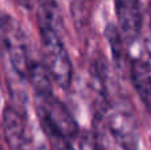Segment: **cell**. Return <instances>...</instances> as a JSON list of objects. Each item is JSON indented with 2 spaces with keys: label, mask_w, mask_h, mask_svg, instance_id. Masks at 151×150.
Instances as JSON below:
<instances>
[{
  "label": "cell",
  "mask_w": 151,
  "mask_h": 150,
  "mask_svg": "<svg viewBox=\"0 0 151 150\" xmlns=\"http://www.w3.org/2000/svg\"><path fill=\"white\" fill-rule=\"evenodd\" d=\"M39 29L44 50V64L48 72L61 89H69L73 77V66L60 32L52 28Z\"/></svg>",
  "instance_id": "obj_1"
},
{
  "label": "cell",
  "mask_w": 151,
  "mask_h": 150,
  "mask_svg": "<svg viewBox=\"0 0 151 150\" xmlns=\"http://www.w3.org/2000/svg\"><path fill=\"white\" fill-rule=\"evenodd\" d=\"M36 112L41 129H52L64 134L69 140L78 136V125L69 109L55 96L36 98Z\"/></svg>",
  "instance_id": "obj_2"
},
{
  "label": "cell",
  "mask_w": 151,
  "mask_h": 150,
  "mask_svg": "<svg viewBox=\"0 0 151 150\" xmlns=\"http://www.w3.org/2000/svg\"><path fill=\"white\" fill-rule=\"evenodd\" d=\"M4 49L8 52L11 65L16 74L28 80L32 64L28 43L20 24L11 16H4Z\"/></svg>",
  "instance_id": "obj_3"
},
{
  "label": "cell",
  "mask_w": 151,
  "mask_h": 150,
  "mask_svg": "<svg viewBox=\"0 0 151 150\" xmlns=\"http://www.w3.org/2000/svg\"><path fill=\"white\" fill-rule=\"evenodd\" d=\"M109 130L114 141L123 150H137L139 130L133 112L126 106H115L109 114Z\"/></svg>",
  "instance_id": "obj_4"
},
{
  "label": "cell",
  "mask_w": 151,
  "mask_h": 150,
  "mask_svg": "<svg viewBox=\"0 0 151 150\" xmlns=\"http://www.w3.org/2000/svg\"><path fill=\"white\" fill-rule=\"evenodd\" d=\"M114 4L122 36L129 44H133L142 29L141 3L139 0H114Z\"/></svg>",
  "instance_id": "obj_5"
},
{
  "label": "cell",
  "mask_w": 151,
  "mask_h": 150,
  "mask_svg": "<svg viewBox=\"0 0 151 150\" xmlns=\"http://www.w3.org/2000/svg\"><path fill=\"white\" fill-rule=\"evenodd\" d=\"M130 76L134 89L138 93L141 101L151 114V71L139 58L133 60L130 65Z\"/></svg>",
  "instance_id": "obj_6"
},
{
  "label": "cell",
  "mask_w": 151,
  "mask_h": 150,
  "mask_svg": "<svg viewBox=\"0 0 151 150\" xmlns=\"http://www.w3.org/2000/svg\"><path fill=\"white\" fill-rule=\"evenodd\" d=\"M37 21L39 28H52L60 32L63 27V15L56 0H37Z\"/></svg>",
  "instance_id": "obj_7"
},
{
  "label": "cell",
  "mask_w": 151,
  "mask_h": 150,
  "mask_svg": "<svg viewBox=\"0 0 151 150\" xmlns=\"http://www.w3.org/2000/svg\"><path fill=\"white\" fill-rule=\"evenodd\" d=\"M105 36L106 40L109 41V47L111 49V55L114 58L117 66H122L123 61H125V45H123V36L118 28L113 24H107L106 29H105Z\"/></svg>",
  "instance_id": "obj_8"
},
{
  "label": "cell",
  "mask_w": 151,
  "mask_h": 150,
  "mask_svg": "<svg viewBox=\"0 0 151 150\" xmlns=\"http://www.w3.org/2000/svg\"><path fill=\"white\" fill-rule=\"evenodd\" d=\"M70 9L76 25L83 28L89 20V0H73Z\"/></svg>",
  "instance_id": "obj_9"
},
{
  "label": "cell",
  "mask_w": 151,
  "mask_h": 150,
  "mask_svg": "<svg viewBox=\"0 0 151 150\" xmlns=\"http://www.w3.org/2000/svg\"><path fill=\"white\" fill-rule=\"evenodd\" d=\"M42 132L49 140L50 148L53 150H74L73 145H72V140H69L64 134L52 129H44Z\"/></svg>",
  "instance_id": "obj_10"
},
{
  "label": "cell",
  "mask_w": 151,
  "mask_h": 150,
  "mask_svg": "<svg viewBox=\"0 0 151 150\" xmlns=\"http://www.w3.org/2000/svg\"><path fill=\"white\" fill-rule=\"evenodd\" d=\"M80 150H105V148L94 133L83 132L80 140Z\"/></svg>",
  "instance_id": "obj_11"
},
{
  "label": "cell",
  "mask_w": 151,
  "mask_h": 150,
  "mask_svg": "<svg viewBox=\"0 0 151 150\" xmlns=\"http://www.w3.org/2000/svg\"><path fill=\"white\" fill-rule=\"evenodd\" d=\"M143 61L145 65L151 71V37L143 40V45H142V57L139 58Z\"/></svg>",
  "instance_id": "obj_12"
},
{
  "label": "cell",
  "mask_w": 151,
  "mask_h": 150,
  "mask_svg": "<svg viewBox=\"0 0 151 150\" xmlns=\"http://www.w3.org/2000/svg\"><path fill=\"white\" fill-rule=\"evenodd\" d=\"M4 49V17L0 16V50Z\"/></svg>",
  "instance_id": "obj_13"
},
{
  "label": "cell",
  "mask_w": 151,
  "mask_h": 150,
  "mask_svg": "<svg viewBox=\"0 0 151 150\" xmlns=\"http://www.w3.org/2000/svg\"><path fill=\"white\" fill-rule=\"evenodd\" d=\"M16 3H17L20 7L25 8V9H31V8L33 7V0H16Z\"/></svg>",
  "instance_id": "obj_14"
},
{
  "label": "cell",
  "mask_w": 151,
  "mask_h": 150,
  "mask_svg": "<svg viewBox=\"0 0 151 150\" xmlns=\"http://www.w3.org/2000/svg\"><path fill=\"white\" fill-rule=\"evenodd\" d=\"M0 150H3V148H1V146H0Z\"/></svg>",
  "instance_id": "obj_15"
}]
</instances>
